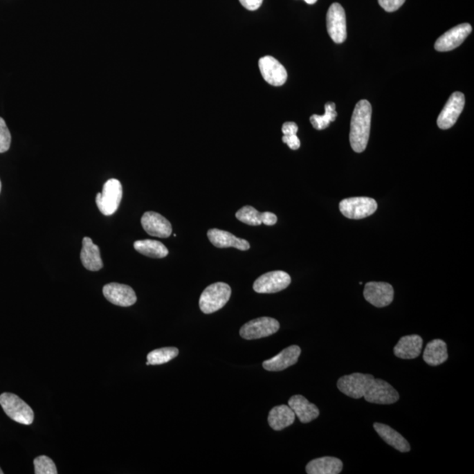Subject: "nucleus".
Segmentation results:
<instances>
[{
	"label": "nucleus",
	"mask_w": 474,
	"mask_h": 474,
	"mask_svg": "<svg viewBox=\"0 0 474 474\" xmlns=\"http://www.w3.org/2000/svg\"><path fill=\"white\" fill-rule=\"evenodd\" d=\"M209 241L217 248L234 247L240 250H248L250 244L248 241L235 237L233 234L225 230L212 228L208 232Z\"/></svg>",
	"instance_id": "18"
},
{
	"label": "nucleus",
	"mask_w": 474,
	"mask_h": 474,
	"mask_svg": "<svg viewBox=\"0 0 474 474\" xmlns=\"http://www.w3.org/2000/svg\"><path fill=\"white\" fill-rule=\"evenodd\" d=\"M448 359L447 345L441 339H435L428 343L423 352V361L431 366L442 365Z\"/></svg>",
	"instance_id": "25"
},
{
	"label": "nucleus",
	"mask_w": 474,
	"mask_h": 474,
	"mask_svg": "<svg viewBox=\"0 0 474 474\" xmlns=\"http://www.w3.org/2000/svg\"><path fill=\"white\" fill-rule=\"evenodd\" d=\"M1 188H2V185H1V181H0V192H1Z\"/></svg>",
	"instance_id": "36"
},
{
	"label": "nucleus",
	"mask_w": 474,
	"mask_h": 474,
	"mask_svg": "<svg viewBox=\"0 0 474 474\" xmlns=\"http://www.w3.org/2000/svg\"><path fill=\"white\" fill-rule=\"evenodd\" d=\"M394 291L390 284L368 282L365 284L364 297L372 306L385 307L393 302Z\"/></svg>",
	"instance_id": "12"
},
{
	"label": "nucleus",
	"mask_w": 474,
	"mask_h": 474,
	"mask_svg": "<svg viewBox=\"0 0 474 474\" xmlns=\"http://www.w3.org/2000/svg\"><path fill=\"white\" fill-rule=\"evenodd\" d=\"M304 1H305L307 3V4L313 5V4H316V3L317 2V0H304Z\"/></svg>",
	"instance_id": "35"
},
{
	"label": "nucleus",
	"mask_w": 474,
	"mask_h": 474,
	"mask_svg": "<svg viewBox=\"0 0 474 474\" xmlns=\"http://www.w3.org/2000/svg\"><path fill=\"white\" fill-rule=\"evenodd\" d=\"M295 414L289 406L280 405L274 407L268 416V423L274 430H282L291 426L295 421Z\"/></svg>",
	"instance_id": "24"
},
{
	"label": "nucleus",
	"mask_w": 474,
	"mask_h": 474,
	"mask_svg": "<svg viewBox=\"0 0 474 474\" xmlns=\"http://www.w3.org/2000/svg\"><path fill=\"white\" fill-rule=\"evenodd\" d=\"M3 473H4V472H3L2 469L0 468V474H3Z\"/></svg>",
	"instance_id": "37"
},
{
	"label": "nucleus",
	"mask_w": 474,
	"mask_h": 474,
	"mask_svg": "<svg viewBox=\"0 0 474 474\" xmlns=\"http://www.w3.org/2000/svg\"><path fill=\"white\" fill-rule=\"evenodd\" d=\"M136 250L146 257L152 258H163L169 254L168 248L165 244L156 240H140L134 244Z\"/></svg>",
	"instance_id": "26"
},
{
	"label": "nucleus",
	"mask_w": 474,
	"mask_h": 474,
	"mask_svg": "<svg viewBox=\"0 0 474 474\" xmlns=\"http://www.w3.org/2000/svg\"><path fill=\"white\" fill-rule=\"evenodd\" d=\"M372 106L368 100H363L356 104L351 120L349 143L357 153L364 152L370 137Z\"/></svg>",
	"instance_id": "1"
},
{
	"label": "nucleus",
	"mask_w": 474,
	"mask_h": 474,
	"mask_svg": "<svg viewBox=\"0 0 474 474\" xmlns=\"http://www.w3.org/2000/svg\"><path fill=\"white\" fill-rule=\"evenodd\" d=\"M35 474H57V469L53 460L47 456L37 457L34 460Z\"/></svg>",
	"instance_id": "29"
},
{
	"label": "nucleus",
	"mask_w": 474,
	"mask_h": 474,
	"mask_svg": "<svg viewBox=\"0 0 474 474\" xmlns=\"http://www.w3.org/2000/svg\"><path fill=\"white\" fill-rule=\"evenodd\" d=\"M465 95L459 91L453 93L442 112L437 118V126L441 129H449L457 122L465 107Z\"/></svg>",
	"instance_id": "10"
},
{
	"label": "nucleus",
	"mask_w": 474,
	"mask_h": 474,
	"mask_svg": "<svg viewBox=\"0 0 474 474\" xmlns=\"http://www.w3.org/2000/svg\"><path fill=\"white\" fill-rule=\"evenodd\" d=\"M12 137L4 120L0 117V153L8 152L11 146Z\"/></svg>",
	"instance_id": "30"
},
{
	"label": "nucleus",
	"mask_w": 474,
	"mask_h": 474,
	"mask_svg": "<svg viewBox=\"0 0 474 474\" xmlns=\"http://www.w3.org/2000/svg\"><path fill=\"white\" fill-rule=\"evenodd\" d=\"M302 353V349L298 345L289 346L286 349L263 363V367L269 372H280L295 365Z\"/></svg>",
	"instance_id": "16"
},
{
	"label": "nucleus",
	"mask_w": 474,
	"mask_h": 474,
	"mask_svg": "<svg viewBox=\"0 0 474 474\" xmlns=\"http://www.w3.org/2000/svg\"><path fill=\"white\" fill-rule=\"evenodd\" d=\"M363 397L370 403L389 405L397 402L400 395L387 381L375 379L370 374L364 385Z\"/></svg>",
	"instance_id": "2"
},
{
	"label": "nucleus",
	"mask_w": 474,
	"mask_h": 474,
	"mask_svg": "<svg viewBox=\"0 0 474 474\" xmlns=\"http://www.w3.org/2000/svg\"><path fill=\"white\" fill-rule=\"evenodd\" d=\"M374 428L379 436L385 441L389 446H393L394 449L401 453H408L410 450V446L408 441L398 433L396 430L392 429L388 425L375 423Z\"/></svg>",
	"instance_id": "23"
},
{
	"label": "nucleus",
	"mask_w": 474,
	"mask_h": 474,
	"mask_svg": "<svg viewBox=\"0 0 474 474\" xmlns=\"http://www.w3.org/2000/svg\"><path fill=\"white\" fill-rule=\"evenodd\" d=\"M235 217L244 224L250 225V226H258L262 224L267 226H273L277 224V218L276 215L271 212H260L251 207L245 206L235 214Z\"/></svg>",
	"instance_id": "17"
},
{
	"label": "nucleus",
	"mask_w": 474,
	"mask_h": 474,
	"mask_svg": "<svg viewBox=\"0 0 474 474\" xmlns=\"http://www.w3.org/2000/svg\"><path fill=\"white\" fill-rule=\"evenodd\" d=\"M289 406L302 423H309L319 417L320 411L315 404L310 403L302 395H293L289 401Z\"/></svg>",
	"instance_id": "20"
},
{
	"label": "nucleus",
	"mask_w": 474,
	"mask_h": 474,
	"mask_svg": "<svg viewBox=\"0 0 474 474\" xmlns=\"http://www.w3.org/2000/svg\"><path fill=\"white\" fill-rule=\"evenodd\" d=\"M280 328V322L276 319L260 317L245 323L240 329V336L246 340L260 339L275 334Z\"/></svg>",
	"instance_id": "7"
},
{
	"label": "nucleus",
	"mask_w": 474,
	"mask_h": 474,
	"mask_svg": "<svg viewBox=\"0 0 474 474\" xmlns=\"http://www.w3.org/2000/svg\"><path fill=\"white\" fill-rule=\"evenodd\" d=\"M231 289L228 284L217 282L210 284L201 293L199 307L204 313H212L224 307L230 300Z\"/></svg>",
	"instance_id": "3"
},
{
	"label": "nucleus",
	"mask_w": 474,
	"mask_h": 474,
	"mask_svg": "<svg viewBox=\"0 0 474 474\" xmlns=\"http://www.w3.org/2000/svg\"><path fill=\"white\" fill-rule=\"evenodd\" d=\"M282 140L291 149L297 150L300 147V140L297 135L284 136Z\"/></svg>",
	"instance_id": "32"
},
{
	"label": "nucleus",
	"mask_w": 474,
	"mask_h": 474,
	"mask_svg": "<svg viewBox=\"0 0 474 474\" xmlns=\"http://www.w3.org/2000/svg\"><path fill=\"white\" fill-rule=\"evenodd\" d=\"M423 345V338L420 336H405L399 340L394 348V353L399 358L414 359L419 357Z\"/></svg>",
	"instance_id": "19"
},
{
	"label": "nucleus",
	"mask_w": 474,
	"mask_h": 474,
	"mask_svg": "<svg viewBox=\"0 0 474 474\" xmlns=\"http://www.w3.org/2000/svg\"><path fill=\"white\" fill-rule=\"evenodd\" d=\"M142 226L152 237L167 238L172 233L171 222L156 212H146L143 215Z\"/></svg>",
	"instance_id": "15"
},
{
	"label": "nucleus",
	"mask_w": 474,
	"mask_h": 474,
	"mask_svg": "<svg viewBox=\"0 0 474 474\" xmlns=\"http://www.w3.org/2000/svg\"><path fill=\"white\" fill-rule=\"evenodd\" d=\"M122 185L118 179H112L104 183L102 192L96 196V204L100 211L110 217L118 210L122 199Z\"/></svg>",
	"instance_id": "5"
},
{
	"label": "nucleus",
	"mask_w": 474,
	"mask_h": 474,
	"mask_svg": "<svg viewBox=\"0 0 474 474\" xmlns=\"http://www.w3.org/2000/svg\"><path fill=\"white\" fill-rule=\"evenodd\" d=\"M0 405L8 417L19 423L30 425L34 421V411L18 395L2 394L0 395Z\"/></svg>",
	"instance_id": "4"
},
{
	"label": "nucleus",
	"mask_w": 474,
	"mask_h": 474,
	"mask_svg": "<svg viewBox=\"0 0 474 474\" xmlns=\"http://www.w3.org/2000/svg\"><path fill=\"white\" fill-rule=\"evenodd\" d=\"M343 462L338 457H322L310 461L306 466L309 474H339L343 470Z\"/></svg>",
	"instance_id": "22"
},
{
	"label": "nucleus",
	"mask_w": 474,
	"mask_h": 474,
	"mask_svg": "<svg viewBox=\"0 0 474 474\" xmlns=\"http://www.w3.org/2000/svg\"><path fill=\"white\" fill-rule=\"evenodd\" d=\"M338 117L336 111V104L328 102L325 104V113L323 116L313 114L310 117V122L316 130H323L330 125V123L335 122Z\"/></svg>",
	"instance_id": "28"
},
{
	"label": "nucleus",
	"mask_w": 474,
	"mask_h": 474,
	"mask_svg": "<svg viewBox=\"0 0 474 474\" xmlns=\"http://www.w3.org/2000/svg\"><path fill=\"white\" fill-rule=\"evenodd\" d=\"M282 132L284 136L297 135V132H298V126H297L295 122H292L284 123V125L282 126Z\"/></svg>",
	"instance_id": "34"
},
{
	"label": "nucleus",
	"mask_w": 474,
	"mask_h": 474,
	"mask_svg": "<svg viewBox=\"0 0 474 474\" xmlns=\"http://www.w3.org/2000/svg\"><path fill=\"white\" fill-rule=\"evenodd\" d=\"M340 211L346 218L361 220L374 214L378 208L375 199L369 197H352L343 199Z\"/></svg>",
	"instance_id": "6"
},
{
	"label": "nucleus",
	"mask_w": 474,
	"mask_h": 474,
	"mask_svg": "<svg viewBox=\"0 0 474 474\" xmlns=\"http://www.w3.org/2000/svg\"><path fill=\"white\" fill-rule=\"evenodd\" d=\"M241 5L248 11H256L263 4L264 0H239Z\"/></svg>",
	"instance_id": "33"
},
{
	"label": "nucleus",
	"mask_w": 474,
	"mask_h": 474,
	"mask_svg": "<svg viewBox=\"0 0 474 474\" xmlns=\"http://www.w3.org/2000/svg\"><path fill=\"white\" fill-rule=\"evenodd\" d=\"M327 29L336 44H343L347 38L345 9L338 3L330 6L327 12Z\"/></svg>",
	"instance_id": "8"
},
{
	"label": "nucleus",
	"mask_w": 474,
	"mask_h": 474,
	"mask_svg": "<svg viewBox=\"0 0 474 474\" xmlns=\"http://www.w3.org/2000/svg\"><path fill=\"white\" fill-rule=\"evenodd\" d=\"M82 264L86 269L98 271L103 268V261L98 245L93 244L90 237H84L80 253Z\"/></svg>",
	"instance_id": "21"
},
{
	"label": "nucleus",
	"mask_w": 474,
	"mask_h": 474,
	"mask_svg": "<svg viewBox=\"0 0 474 474\" xmlns=\"http://www.w3.org/2000/svg\"><path fill=\"white\" fill-rule=\"evenodd\" d=\"M179 351L175 347H165L154 349L147 356V365H159L166 364L173 358L178 357Z\"/></svg>",
	"instance_id": "27"
},
{
	"label": "nucleus",
	"mask_w": 474,
	"mask_h": 474,
	"mask_svg": "<svg viewBox=\"0 0 474 474\" xmlns=\"http://www.w3.org/2000/svg\"><path fill=\"white\" fill-rule=\"evenodd\" d=\"M472 26L468 23L457 25L450 29L437 39L435 44V50L439 52H446L455 50L463 44L466 38L472 33Z\"/></svg>",
	"instance_id": "11"
},
{
	"label": "nucleus",
	"mask_w": 474,
	"mask_h": 474,
	"mask_svg": "<svg viewBox=\"0 0 474 474\" xmlns=\"http://www.w3.org/2000/svg\"><path fill=\"white\" fill-rule=\"evenodd\" d=\"M379 6L385 10V11L392 12L397 11L403 6L406 0H378Z\"/></svg>",
	"instance_id": "31"
},
{
	"label": "nucleus",
	"mask_w": 474,
	"mask_h": 474,
	"mask_svg": "<svg viewBox=\"0 0 474 474\" xmlns=\"http://www.w3.org/2000/svg\"><path fill=\"white\" fill-rule=\"evenodd\" d=\"M104 296L109 302L120 307H130L136 302L137 297L132 287L119 283H110L103 287Z\"/></svg>",
	"instance_id": "14"
},
{
	"label": "nucleus",
	"mask_w": 474,
	"mask_h": 474,
	"mask_svg": "<svg viewBox=\"0 0 474 474\" xmlns=\"http://www.w3.org/2000/svg\"><path fill=\"white\" fill-rule=\"evenodd\" d=\"M261 75L268 84L273 86H281L286 83L287 71L277 59L266 55L258 62Z\"/></svg>",
	"instance_id": "13"
},
{
	"label": "nucleus",
	"mask_w": 474,
	"mask_h": 474,
	"mask_svg": "<svg viewBox=\"0 0 474 474\" xmlns=\"http://www.w3.org/2000/svg\"><path fill=\"white\" fill-rule=\"evenodd\" d=\"M290 284L289 273L282 271H270L255 281L253 289L258 293H275L287 289Z\"/></svg>",
	"instance_id": "9"
}]
</instances>
